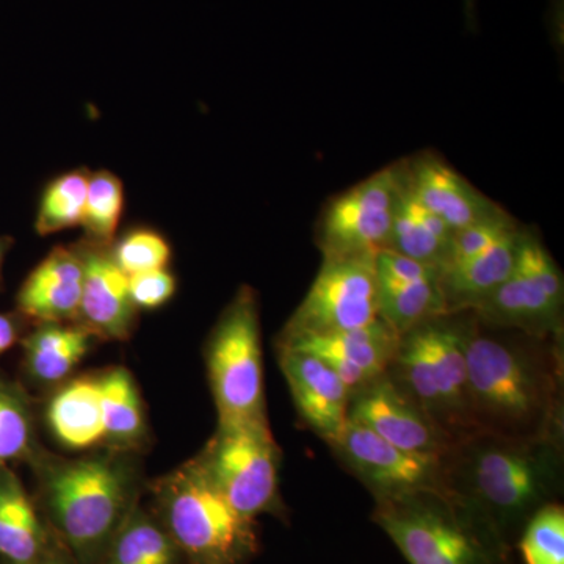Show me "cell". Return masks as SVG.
I'll use <instances>...</instances> for the list:
<instances>
[{
  "mask_svg": "<svg viewBox=\"0 0 564 564\" xmlns=\"http://www.w3.org/2000/svg\"><path fill=\"white\" fill-rule=\"evenodd\" d=\"M473 314V313H470ZM562 337L529 336L464 318V356L478 432L563 437Z\"/></svg>",
  "mask_w": 564,
  "mask_h": 564,
  "instance_id": "obj_1",
  "label": "cell"
},
{
  "mask_svg": "<svg viewBox=\"0 0 564 564\" xmlns=\"http://www.w3.org/2000/svg\"><path fill=\"white\" fill-rule=\"evenodd\" d=\"M443 489L473 510L514 551L527 522L563 494V437L477 432L441 458Z\"/></svg>",
  "mask_w": 564,
  "mask_h": 564,
  "instance_id": "obj_2",
  "label": "cell"
},
{
  "mask_svg": "<svg viewBox=\"0 0 564 564\" xmlns=\"http://www.w3.org/2000/svg\"><path fill=\"white\" fill-rule=\"evenodd\" d=\"M372 521L410 564H510L513 551L445 489L375 500Z\"/></svg>",
  "mask_w": 564,
  "mask_h": 564,
  "instance_id": "obj_3",
  "label": "cell"
},
{
  "mask_svg": "<svg viewBox=\"0 0 564 564\" xmlns=\"http://www.w3.org/2000/svg\"><path fill=\"white\" fill-rule=\"evenodd\" d=\"M44 507L77 564H99L111 538L131 513V475L110 456H93L50 470Z\"/></svg>",
  "mask_w": 564,
  "mask_h": 564,
  "instance_id": "obj_4",
  "label": "cell"
},
{
  "mask_svg": "<svg viewBox=\"0 0 564 564\" xmlns=\"http://www.w3.org/2000/svg\"><path fill=\"white\" fill-rule=\"evenodd\" d=\"M388 375L452 443L478 432L467 386L464 318L441 315L402 334Z\"/></svg>",
  "mask_w": 564,
  "mask_h": 564,
  "instance_id": "obj_5",
  "label": "cell"
},
{
  "mask_svg": "<svg viewBox=\"0 0 564 564\" xmlns=\"http://www.w3.org/2000/svg\"><path fill=\"white\" fill-rule=\"evenodd\" d=\"M158 518L188 564H247L258 554L256 521L228 502L196 459L162 485Z\"/></svg>",
  "mask_w": 564,
  "mask_h": 564,
  "instance_id": "obj_6",
  "label": "cell"
},
{
  "mask_svg": "<svg viewBox=\"0 0 564 564\" xmlns=\"http://www.w3.org/2000/svg\"><path fill=\"white\" fill-rule=\"evenodd\" d=\"M218 422L267 419L258 295L242 285L223 311L206 347Z\"/></svg>",
  "mask_w": 564,
  "mask_h": 564,
  "instance_id": "obj_7",
  "label": "cell"
},
{
  "mask_svg": "<svg viewBox=\"0 0 564 564\" xmlns=\"http://www.w3.org/2000/svg\"><path fill=\"white\" fill-rule=\"evenodd\" d=\"M196 463L243 518L282 513L281 451L269 419L218 422Z\"/></svg>",
  "mask_w": 564,
  "mask_h": 564,
  "instance_id": "obj_8",
  "label": "cell"
},
{
  "mask_svg": "<svg viewBox=\"0 0 564 564\" xmlns=\"http://www.w3.org/2000/svg\"><path fill=\"white\" fill-rule=\"evenodd\" d=\"M404 182L406 162H397L333 198L318 223L323 258L377 256L386 250Z\"/></svg>",
  "mask_w": 564,
  "mask_h": 564,
  "instance_id": "obj_9",
  "label": "cell"
},
{
  "mask_svg": "<svg viewBox=\"0 0 564 564\" xmlns=\"http://www.w3.org/2000/svg\"><path fill=\"white\" fill-rule=\"evenodd\" d=\"M375 258H323L313 285L285 323L280 340L347 332L377 321Z\"/></svg>",
  "mask_w": 564,
  "mask_h": 564,
  "instance_id": "obj_10",
  "label": "cell"
},
{
  "mask_svg": "<svg viewBox=\"0 0 564 564\" xmlns=\"http://www.w3.org/2000/svg\"><path fill=\"white\" fill-rule=\"evenodd\" d=\"M328 445L375 500L443 489L441 458L402 451L361 423L348 421Z\"/></svg>",
  "mask_w": 564,
  "mask_h": 564,
  "instance_id": "obj_11",
  "label": "cell"
},
{
  "mask_svg": "<svg viewBox=\"0 0 564 564\" xmlns=\"http://www.w3.org/2000/svg\"><path fill=\"white\" fill-rule=\"evenodd\" d=\"M348 421L361 423L388 443L415 455L443 458L454 444L388 372L352 393Z\"/></svg>",
  "mask_w": 564,
  "mask_h": 564,
  "instance_id": "obj_12",
  "label": "cell"
},
{
  "mask_svg": "<svg viewBox=\"0 0 564 564\" xmlns=\"http://www.w3.org/2000/svg\"><path fill=\"white\" fill-rule=\"evenodd\" d=\"M399 344L400 334L381 318L347 332L280 340V347L311 352L328 364L350 395L388 372Z\"/></svg>",
  "mask_w": 564,
  "mask_h": 564,
  "instance_id": "obj_13",
  "label": "cell"
},
{
  "mask_svg": "<svg viewBox=\"0 0 564 564\" xmlns=\"http://www.w3.org/2000/svg\"><path fill=\"white\" fill-rule=\"evenodd\" d=\"M378 318L402 336L414 326L447 315L440 272L399 252L381 250L375 258Z\"/></svg>",
  "mask_w": 564,
  "mask_h": 564,
  "instance_id": "obj_14",
  "label": "cell"
},
{
  "mask_svg": "<svg viewBox=\"0 0 564 564\" xmlns=\"http://www.w3.org/2000/svg\"><path fill=\"white\" fill-rule=\"evenodd\" d=\"M76 247L84 263L77 315L80 325L101 339H128L139 313L129 292L128 274L111 258L110 247H99L87 240Z\"/></svg>",
  "mask_w": 564,
  "mask_h": 564,
  "instance_id": "obj_15",
  "label": "cell"
},
{
  "mask_svg": "<svg viewBox=\"0 0 564 564\" xmlns=\"http://www.w3.org/2000/svg\"><path fill=\"white\" fill-rule=\"evenodd\" d=\"M278 350L280 367L300 417L326 444L332 443L348 422L351 395L347 386L317 356L289 347Z\"/></svg>",
  "mask_w": 564,
  "mask_h": 564,
  "instance_id": "obj_16",
  "label": "cell"
},
{
  "mask_svg": "<svg viewBox=\"0 0 564 564\" xmlns=\"http://www.w3.org/2000/svg\"><path fill=\"white\" fill-rule=\"evenodd\" d=\"M406 182L414 198L454 234L507 212L433 152L406 162Z\"/></svg>",
  "mask_w": 564,
  "mask_h": 564,
  "instance_id": "obj_17",
  "label": "cell"
},
{
  "mask_svg": "<svg viewBox=\"0 0 564 564\" xmlns=\"http://www.w3.org/2000/svg\"><path fill=\"white\" fill-rule=\"evenodd\" d=\"M469 313L492 328L514 329L541 339L562 337L563 303L555 302L518 262L510 276Z\"/></svg>",
  "mask_w": 564,
  "mask_h": 564,
  "instance_id": "obj_18",
  "label": "cell"
},
{
  "mask_svg": "<svg viewBox=\"0 0 564 564\" xmlns=\"http://www.w3.org/2000/svg\"><path fill=\"white\" fill-rule=\"evenodd\" d=\"M84 263L77 247H55L18 292V313L28 321L68 323L79 315Z\"/></svg>",
  "mask_w": 564,
  "mask_h": 564,
  "instance_id": "obj_19",
  "label": "cell"
},
{
  "mask_svg": "<svg viewBox=\"0 0 564 564\" xmlns=\"http://www.w3.org/2000/svg\"><path fill=\"white\" fill-rule=\"evenodd\" d=\"M519 232L521 228L508 232L480 254L447 267L440 273L447 315L473 311L510 276L514 269Z\"/></svg>",
  "mask_w": 564,
  "mask_h": 564,
  "instance_id": "obj_20",
  "label": "cell"
},
{
  "mask_svg": "<svg viewBox=\"0 0 564 564\" xmlns=\"http://www.w3.org/2000/svg\"><path fill=\"white\" fill-rule=\"evenodd\" d=\"M52 551L50 534L17 475L0 467V560L33 564Z\"/></svg>",
  "mask_w": 564,
  "mask_h": 564,
  "instance_id": "obj_21",
  "label": "cell"
},
{
  "mask_svg": "<svg viewBox=\"0 0 564 564\" xmlns=\"http://www.w3.org/2000/svg\"><path fill=\"white\" fill-rule=\"evenodd\" d=\"M55 440L69 451H88L106 443L98 378L82 377L63 386L47 406Z\"/></svg>",
  "mask_w": 564,
  "mask_h": 564,
  "instance_id": "obj_22",
  "label": "cell"
},
{
  "mask_svg": "<svg viewBox=\"0 0 564 564\" xmlns=\"http://www.w3.org/2000/svg\"><path fill=\"white\" fill-rule=\"evenodd\" d=\"M452 237L454 231L433 212L425 209L404 182L386 250L399 252L441 272L447 261Z\"/></svg>",
  "mask_w": 564,
  "mask_h": 564,
  "instance_id": "obj_23",
  "label": "cell"
},
{
  "mask_svg": "<svg viewBox=\"0 0 564 564\" xmlns=\"http://www.w3.org/2000/svg\"><path fill=\"white\" fill-rule=\"evenodd\" d=\"M93 334L70 323H40L24 339V359L33 380L43 384L61 383L85 358Z\"/></svg>",
  "mask_w": 564,
  "mask_h": 564,
  "instance_id": "obj_24",
  "label": "cell"
},
{
  "mask_svg": "<svg viewBox=\"0 0 564 564\" xmlns=\"http://www.w3.org/2000/svg\"><path fill=\"white\" fill-rule=\"evenodd\" d=\"M180 549L159 518L148 514L139 507L113 534L99 564H182Z\"/></svg>",
  "mask_w": 564,
  "mask_h": 564,
  "instance_id": "obj_25",
  "label": "cell"
},
{
  "mask_svg": "<svg viewBox=\"0 0 564 564\" xmlns=\"http://www.w3.org/2000/svg\"><path fill=\"white\" fill-rule=\"evenodd\" d=\"M96 378L106 443L117 447H132L139 444L143 440L147 423L139 388L131 372L124 367H113Z\"/></svg>",
  "mask_w": 564,
  "mask_h": 564,
  "instance_id": "obj_26",
  "label": "cell"
},
{
  "mask_svg": "<svg viewBox=\"0 0 564 564\" xmlns=\"http://www.w3.org/2000/svg\"><path fill=\"white\" fill-rule=\"evenodd\" d=\"M87 169H74L52 177L40 195L35 231L41 237L52 236L80 226L87 202Z\"/></svg>",
  "mask_w": 564,
  "mask_h": 564,
  "instance_id": "obj_27",
  "label": "cell"
},
{
  "mask_svg": "<svg viewBox=\"0 0 564 564\" xmlns=\"http://www.w3.org/2000/svg\"><path fill=\"white\" fill-rule=\"evenodd\" d=\"M124 206L126 191L121 177L109 170L90 172L80 223L85 232L84 240L99 247H111L117 239Z\"/></svg>",
  "mask_w": 564,
  "mask_h": 564,
  "instance_id": "obj_28",
  "label": "cell"
},
{
  "mask_svg": "<svg viewBox=\"0 0 564 564\" xmlns=\"http://www.w3.org/2000/svg\"><path fill=\"white\" fill-rule=\"evenodd\" d=\"M110 254L128 276L169 269L172 261V245L169 239L150 226L128 229L111 243Z\"/></svg>",
  "mask_w": 564,
  "mask_h": 564,
  "instance_id": "obj_29",
  "label": "cell"
},
{
  "mask_svg": "<svg viewBox=\"0 0 564 564\" xmlns=\"http://www.w3.org/2000/svg\"><path fill=\"white\" fill-rule=\"evenodd\" d=\"M516 547L525 564H564V507L549 503L527 522Z\"/></svg>",
  "mask_w": 564,
  "mask_h": 564,
  "instance_id": "obj_30",
  "label": "cell"
},
{
  "mask_svg": "<svg viewBox=\"0 0 564 564\" xmlns=\"http://www.w3.org/2000/svg\"><path fill=\"white\" fill-rule=\"evenodd\" d=\"M31 411L20 392L0 381V467L31 454Z\"/></svg>",
  "mask_w": 564,
  "mask_h": 564,
  "instance_id": "obj_31",
  "label": "cell"
},
{
  "mask_svg": "<svg viewBox=\"0 0 564 564\" xmlns=\"http://www.w3.org/2000/svg\"><path fill=\"white\" fill-rule=\"evenodd\" d=\"M518 228V223L508 215V212H505V214L491 218V220L480 221L477 225L455 232L454 237H452L447 261H445L441 272L447 269V267L467 261V259L480 254L486 248L491 247L497 240L502 239L508 232L514 231Z\"/></svg>",
  "mask_w": 564,
  "mask_h": 564,
  "instance_id": "obj_32",
  "label": "cell"
},
{
  "mask_svg": "<svg viewBox=\"0 0 564 564\" xmlns=\"http://www.w3.org/2000/svg\"><path fill=\"white\" fill-rule=\"evenodd\" d=\"M177 291L176 276L169 269L129 276V292L137 310L154 311L172 302Z\"/></svg>",
  "mask_w": 564,
  "mask_h": 564,
  "instance_id": "obj_33",
  "label": "cell"
},
{
  "mask_svg": "<svg viewBox=\"0 0 564 564\" xmlns=\"http://www.w3.org/2000/svg\"><path fill=\"white\" fill-rule=\"evenodd\" d=\"M20 325L18 315L0 313V356L6 355L17 343L20 337Z\"/></svg>",
  "mask_w": 564,
  "mask_h": 564,
  "instance_id": "obj_34",
  "label": "cell"
},
{
  "mask_svg": "<svg viewBox=\"0 0 564 564\" xmlns=\"http://www.w3.org/2000/svg\"><path fill=\"white\" fill-rule=\"evenodd\" d=\"M462 2L467 25L469 29H474L477 24V0H462Z\"/></svg>",
  "mask_w": 564,
  "mask_h": 564,
  "instance_id": "obj_35",
  "label": "cell"
},
{
  "mask_svg": "<svg viewBox=\"0 0 564 564\" xmlns=\"http://www.w3.org/2000/svg\"><path fill=\"white\" fill-rule=\"evenodd\" d=\"M11 239L0 236V276H2L3 261H6L7 251L10 250Z\"/></svg>",
  "mask_w": 564,
  "mask_h": 564,
  "instance_id": "obj_36",
  "label": "cell"
},
{
  "mask_svg": "<svg viewBox=\"0 0 564 564\" xmlns=\"http://www.w3.org/2000/svg\"><path fill=\"white\" fill-rule=\"evenodd\" d=\"M33 564H68V562H66L63 556L54 554V551H51L50 554L43 556V558Z\"/></svg>",
  "mask_w": 564,
  "mask_h": 564,
  "instance_id": "obj_37",
  "label": "cell"
}]
</instances>
